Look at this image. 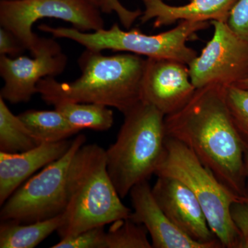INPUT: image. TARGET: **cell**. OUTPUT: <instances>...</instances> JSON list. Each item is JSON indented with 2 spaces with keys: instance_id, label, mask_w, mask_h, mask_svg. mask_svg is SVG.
<instances>
[{
  "instance_id": "6da1fadb",
  "label": "cell",
  "mask_w": 248,
  "mask_h": 248,
  "mask_svg": "<svg viewBox=\"0 0 248 248\" xmlns=\"http://www.w3.org/2000/svg\"><path fill=\"white\" fill-rule=\"evenodd\" d=\"M166 137L192 151L226 187L246 198V148L236 131L226 98V87L196 90L180 110L165 117Z\"/></svg>"
},
{
  "instance_id": "7a4b0ae2",
  "label": "cell",
  "mask_w": 248,
  "mask_h": 248,
  "mask_svg": "<svg viewBox=\"0 0 248 248\" xmlns=\"http://www.w3.org/2000/svg\"><path fill=\"white\" fill-rule=\"evenodd\" d=\"M147 58L133 53L103 55L86 49L78 59L81 76L72 82L43 78L37 93L50 105L58 99L115 108L126 113L141 100Z\"/></svg>"
},
{
  "instance_id": "3957f363",
  "label": "cell",
  "mask_w": 248,
  "mask_h": 248,
  "mask_svg": "<svg viewBox=\"0 0 248 248\" xmlns=\"http://www.w3.org/2000/svg\"><path fill=\"white\" fill-rule=\"evenodd\" d=\"M107 170L106 150L83 145L72 161L67 184L66 207L59 236L71 237L94 227L130 218Z\"/></svg>"
},
{
  "instance_id": "277c9868",
  "label": "cell",
  "mask_w": 248,
  "mask_h": 248,
  "mask_svg": "<svg viewBox=\"0 0 248 248\" xmlns=\"http://www.w3.org/2000/svg\"><path fill=\"white\" fill-rule=\"evenodd\" d=\"M115 143L106 151L107 170L122 199L155 174L166 150L165 116L140 102L124 114Z\"/></svg>"
},
{
  "instance_id": "5b68a950",
  "label": "cell",
  "mask_w": 248,
  "mask_h": 248,
  "mask_svg": "<svg viewBox=\"0 0 248 248\" xmlns=\"http://www.w3.org/2000/svg\"><path fill=\"white\" fill-rule=\"evenodd\" d=\"M155 175L175 178L192 191L202 205L209 226L223 248H238L239 233L231 215L235 195L205 167L195 153L174 139L166 140V150Z\"/></svg>"
},
{
  "instance_id": "8992f818",
  "label": "cell",
  "mask_w": 248,
  "mask_h": 248,
  "mask_svg": "<svg viewBox=\"0 0 248 248\" xmlns=\"http://www.w3.org/2000/svg\"><path fill=\"white\" fill-rule=\"evenodd\" d=\"M210 24V22L182 20L171 30L156 35L143 33L139 29L123 31L117 24L109 29L93 32L45 24L39 26L38 29L57 38L74 41L89 50L128 52L147 58L167 59L188 65L198 54L187 42L195 39L197 32L208 29Z\"/></svg>"
},
{
  "instance_id": "52a82bcc",
  "label": "cell",
  "mask_w": 248,
  "mask_h": 248,
  "mask_svg": "<svg viewBox=\"0 0 248 248\" xmlns=\"http://www.w3.org/2000/svg\"><path fill=\"white\" fill-rule=\"evenodd\" d=\"M86 142L84 135H78L62 157L24 182L1 205V221L30 223L63 213L66 207L70 166L77 151Z\"/></svg>"
},
{
  "instance_id": "ba28073f",
  "label": "cell",
  "mask_w": 248,
  "mask_h": 248,
  "mask_svg": "<svg viewBox=\"0 0 248 248\" xmlns=\"http://www.w3.org/2000/svg\"><path fill=\"white\" fill-rule=\"evenodd\" d=\"M99 8L89 0H21L0 1V25L14 32L32 55L40 37L32 31L36 22L54 18L69 22L82 32L104 29Z\"/></svg>"
},
{
  "instance_id": "9c48e42d",
  "label": "cell",
  "mask_w": 248,
  "mask_h": 248,
  "mask_svg": "<svg viewBox=\"0 0 248 248\" xmlns=\"http://www.w3.org/2000/svg\"><path fill=\"white\" fill-rule=\"evenodd\" d=\"M211 40L187 66L196 89L212 85L234 86L248 75V43L227 22L211 21Z\"/></svg>"
},
{
  "instance_id": "30bf717a",
  "label": "cell",
  "mask_w": 248,
  "mask_h": 248,
  "mask_svg": "<svg viewBox=\"0 0 248 248\" xmlns=\"http://www.w3.org/2000/svg\"><path fill=\"white\" fill-rule=\"evenodd\" d=\"M33 58L0 55V75L4 85L0 97L11 104L27 103L37 93L41 79L60 76L66 68L68 58L58 42L40 37Z\"/></svg>"
},
{
  "instance_id": "8fae6325",
  "label": "cell",
  "mask_w": 248,
  "mask_h": 248,
  "mask_svg": "<svg viewBox=\"0 0 248 248\" xmlns=\"http://www.w3.org/2000/svg\"><path fill=\"white\" fill-rule=\"evenodd\" d=\"M188 66L167 59L147 58L142 79L141 102L156 108L165 116L185 107L195 94Z\"/></svg>"
},
{
  "instance_id": "7c38bea8",
  "label": "cell",
  "mask_w": 248,
  "mask_h": 248,
  "mask_svg": "<svg viewBox=\"0 0 248 248\" xmlns=\"http://www.w3.org/2000/svg\"><path fill=\"white\" fill-rule=\"evenodd\" d=\"M152 192L161 210L187 236L202 244L223 248L210 229L195 194L184 183L175 178L158 176Z\"/></svg>"
},
{
  "instance_id": "4fadbf2b",
  "label": "cell",
  "mask_w": 248,
  "mask_h": 248,
  "mask_svg": "<svg viewBox=\"0 0 248 248\" xmlns=\"http://www.w3.org/2000/svg\"><path fill=\"white\" fill-rule=\"evenodd\" d=\"M129 195L133 205L130 218L145 226L153 248H217L195 241L179 229L158 205L148 181L134 186Z\"/></svg>"
},
{
  "instance_id": "5bb4252c",
  "label": "cell",
  "mask_w": 248,
  "mask_h": 248,
  "mask_svg": "<svg viewBox=\"0 0 248 248\" xmlns=\"http://www.w3.org/2000/svg\"><path fill=\"white\" fill-rule=\"evenodd\" d=\"M72 141L42 143L30 151L20 153L0 152V205L40 169L62 157Z\"/></svg>"
},
{
  "instance_id": "9a60e30c",
  "label": "cell",
  "mask_w": 248,
  "mask_h": 248,
  "mask_svg": "<svg viewBox=\"0 0 248 248\" xmlns=\"http://www.w3.org/2000/svg\"><path fill=\"white\" fill-rule=\"evenodd\" d=\"M144 11L139 18L142 24L155 19V29L175 24L178 21L227 22L230 11L237 0H189L183 6H171L164 0H141Z\"/></svg>"
},
{
  "instance_id": "2e32d148",
  "label": "cell",
  "mask_w": 248,
  "mask_h": 248,
  "mask_svg": "<svg viewBox=\"0 0 248 248\" xmlns=\"http://www.w3.org/2000/svg\"><path fill=\"white\" fill-rule=\"evenodd\" d=\"M62 223V215L33 223L1 221L0 225V248H33L38 246Z\"/></svg>"
},
{
  "instance_id": "e0dca14e",
  "label": "cell",
  "mask_w": 248,
  "mask_h": 248,
  "mask_svg": "<svg viewBox=\"0 0 248 248\" xmlns=\"http://www.w3.org/2000/svg\"><path fill=\"white\" fill-rule=\"evenodd\" d=\"M32 135L41 143L66 140L79 133L59 111L29 110L18 115Z\"/></svg>"
},
{
  "instance_id": "ac0fdd59",
  "label": "cell",
  "mask_w": 248,
  "mask_h": 248,
  "mask_svg": "<svg viewBox=\"0 0 248 248\" xmlns=\"http://www.w3.org/2000/svg\"><path fill=\"white\" fill-rule=\"evenodd\" d=\"M68 122L81 130L91 129L107 131L114 124V114L109 107L96 104H86L58 99L50 104Z\"/></svg>"
},
{
  "instance_id": "d6986e66",
  "label": "cell",
  "mask_w": 248,
  "mask_h": 248,
  "mask_svg": "<svg viewBox=\"0 0 248 248\" xmlns=\"http://www.w3.org/2000/svg\"><path fill=\"white\" fill-rule=\"evenodd\" d=\"M41 143L0 97V152L11 154L24 153Z\"/></svg>"
},
{
  "instance_id": "ffe728a7",
  "label": "cell",
  "mask_w": 248,
  "mask_h": 248,
  "mask_svg": "<svg viewBox=\"0 0 248 248\" xmlns=\"http://www.w3.org/2000/svg\"><path fill=\"white\" fill-rule=\"evenodd\" d=\"M144 226L130 218L111 223L106 233V248H152Z\"/></svg>"
},
{
  "instance_id": "44dd1931",
  "label": "cell",
  "mask_w": 248,
  "mask_h": 248,
  "mask_svg": "<svg viewBox=\"0 0 248 248\" xmlns=\"http://www.w3.org/2000/svg\"><path fill=\"white\" fill-rule=\"evenodd\" d=\"M226 98L235 128L246 151H248V89L226 86Z\"/></svg>"
},
{
  "instance_id": "7402d4cb",
  "label": "cell",
  "mask_w": 248,
  "mask_h": 248,
  "mask_svg": "<svg viewBox=\"0 0 248 248\" xmlns=\"http://www.w3.org/2000/svg\"><path fill=\"white\" fill-rule=\"evenodd\" d=\"M104 226L94 227L79 234L63 238L52 248H106Z\"/></svg>"
},
{
  "instance_id": "603a6c76",
  "label": "cell",
  "mask_w": 248,
  "mask_h": 248,
  "mask_svg": "<svg viewBox=\"0 0 248 248\" xmlns=\"http://www.w3.org/2000/svg\"><path fill=\"white\" fill-rule=\"evenodd\" d=\"M227 24L236 35L248 43V0H237L232 8Z\"/></svg>"
},
{
  "instance_id": "cb8c5ba5",
  "label": "cell",
  "mask_w": 248,
  "mask_h": 248,
  "mask_svg": "<svg viewBox=\"0 0 248 248\" xmlns=\"http://www.w3.org/2000/svg\"><path fill=\"white\" fill-rule=\"evenodd\" d=\"M231 215L239 233L238 248H248V202L233 203Z\"/></svg>"
},
{
  "instance_id": "d4e9b609",
  "label": "cell",
  "mask_w": 248,
  "mask_h": 248,
  "mask_svg": "<svg viewBox=\"0 0 248 248\" xmlns=\"http://www.w3.org/2000/svg\"><path fill=\"white\" fill-rule=\"evenodd\" d=\"M167 1H170V0H167ZM101 11L105 14L115 12L122 25L127 29L132 27L133 23L137 19L141 17L143 13L139 9L135 11L127 9L121 4L119 0H105Z\"/></svg>"
},
{
  "instance_id": "484cf974",
  "label": "cell",
  "mask_w": 248,
  "mask_h": 248,
  "mask_svg": "<svg viewBox=\"0 0 248 248\" xmlns=\"http://www.w3.org/2000/svg\"><path fill=\"white\" fill-rule=\"evenodd\" d=\"M27 50L22 42L14 32L6 28L0 29V55H6L11 58L19 56Z\"/></svg>"
},
{
  "instance_id": "4316f807",
  "label": "cell",
  "mask_w": 248,
  "mask_h": 248,
  "mask_svg": "<svg viewBox=\"0 0 248 248\" xmlns=\"http://www.w3.org/2000/svg\"><path fill=\"white\" fill-rule=\"evenodd\" d=\"M245 171H246V198L248 202V151L245 153Z\"/></svg>"
},
{
  "instance_id": "83f0119b",
  "label": "cell",
  "mask_w": 248,
  "mask_h": 248,
  "mask_svg": "<svg viewBox=\"0 0 248 248\" xmlns=\"http://www.w3.org/2000/svg\"><path fill=\"white\" fill-rule=\"evenodd\" d=\"M234 86H238V87L241 88V89H248V75L244 79L241 80Z\"/></svg>"
},
{
  "instance_id": "f1b7e54d",
  "label": "cell",
  "mask_w": 248,
  "mask_h": 248,
  "mask_svg": "<svg viewBox=\"0 0 248 248\" xmlns=\"http://www.w3.org/2000/svg\"><path fill=\"white\" fill-rule=\"evenodd\" d=\"M91 3H93V4L95 5L96 6H97L99 9H102L103 5L104 4V1L105 0H89Z\"/></svg>"
},
{
  "instance_id": "f546056e",
  "label": "cell",
  "mask_w": 248,
  "mask_h": 248,
  "mask_svg": "<svg viewBox=\"0 0 248 248\" xmlns=\"http://www.w3.org/2000/svg\"><path fill=\"white\" fill-rule=\"evenodd\" d=\"M7 1H21V0H7Z\"/></svg>"
}]
</instances>
